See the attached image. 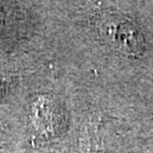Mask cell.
I'll list each match as a JSON object with an SVG mask.
<instances>
[{
  "label": "cell",
  "mask_w": 153,
  "mask_h": 153,
  "mask_svg": "<svg viewBox=\"0 0 153 153\" xmlns=\"http://www.w3.org/2000/svg\"><path fill=\"white\" fill-rule=\"evenodd\" d=\"M95 27L104 43L121 55L138 58L145 53L146 44L141 28L126 16L116 13L102 14Z\"/></svg>",
  "instance_id": "cell-1"
},
{
  "label": "cell",
  "mask_w": 153,
  "mask_h": 153,
  "mask_svg": "<svg viewBox=\"0 0 153 153\" xmlns=\"http://www.w3.org/2000/svg\"><path fill=\"white\" fill-rule=\"evenodd\" d=\"M145 153H153V143L149 146V149L146 150V152Z\"/></svg>",
  "instance_id": "cell-2"
}]
</instances>
